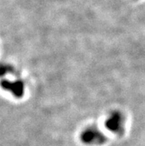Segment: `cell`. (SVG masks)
<instances>
[{
    "mask_svg": "<svg viewBox=\"0 0 145 146\" xmlns=\"http://www.w3.org/2000/svg\"><path fill=\"white\" fill-rule=\"evenodd\" d=\"M83 143L89 145H100L105 142L106 138L97 128H88L83 132L81 135Z\"/></svg>",
    "mask_w": 145,
    "mask_h": 146,
    "instance_id": "obj_1",
    "label": "cell"
},
{
    "mask_svg": "<svg viewBox=\"0 0 145 146\" xmlns=\"http://www.w3.org/2000/svg\"><path fill=\"white\" fill-rule=\"evenodd\" d=\"M106 128L116 133H121L124 131V118L120 113L114 112L107 119Z\"/></svg>",
    "mask_w": 145,
    "mask_h": 146,
    "instance_id": "obj_2",
    "label": "cell"
},
{
    "mask_svg": "<svg viewBox=\"0 0 145 146\" xmlns=\"http://www.w3.org/2000/svg\"><path fill=\"white\" fill-rule=\"evenodd\" d=\"M2 87L11 91L13 95L17 97H20L24 92V84L21 81H3Z\"/></svg>",
    "mask_w": 145,
    "mask_h": 146,
    "instance_id": "obj_3",
    "label": "cell"
}]
</instances>
